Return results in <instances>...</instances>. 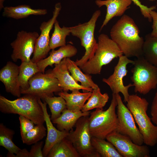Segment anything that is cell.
<instances>
[{
	"instance_id": "1",
	"label": "cell",
	"mask_w": 157,
	"mask_h": 157,
	"mask_svg": "<svg viewBox=\"0 0 157 157\" xmlns=\"http://www.w3.org/2000/svg\"><path fill=\"white\" fill-rule=\"evenodd\" d=\"M133 19L124 15L111 29V38L117 44L123 54L128 58L143 56L144 40Z\"/></svg>"
},
{
	"instance_id": "2",
	"label": "cell",
	"mask_w": 157,
	"mask_h": 157,
	"mask_svg": "<svg viewBox=\"0 0 157 157\" xmlns=\"http://www.w3.org/2000/svg\"><path fill=\"white\" fill-rule=\"evenodd\" d=\"M9 100L0 96V111L4 114H18L33 121L35 125L44 124V113L39 102L40 98L30 94Z\"/></svg>"
},
{
	"instance_id": "3",
	"label": "cell",
	"mask_w": 157,
	"mask_h": 157,
	"mask_svg": "<svg viewBox=\"0 0 157 157\" xmlns=\"http://www.w3.org/2000/svg\"><path fill=\"white\" fill-rule=\"evenodd\" d=\"M126 102V106L143 136L144 143L150 147L154 146L157 143V126L153 124L147 114L149 102L136 94L130 95Z\"/></svg>"
},
{
	"instance_id": "4",
	"label": "cell",
	"mask_w": 157,
	"mask_h": 157,
	"mask_svg": "<svg viewBox=\"0 0 157 157\" xmlns=\"http://www.w3.org/2000/svg\"><path fill=\"white\" fill-rule=\"evenodd\" d=\"M117 103L116 94H112V98L108 108H96L89 117V130L92 137L105 139L110 133L116 131L118 120L116 113Z\"/></svg>"
},
{
	"instance_id": "5",
	"label": "cell",
	"mask_w": 157,
	"mask_h": 157,
	"mask_svg": "<svg viewBox=\"0 0 157 157\" xmlns=\"http://www.w3.org/2000/svg\"><path fill=\"white\" fill-rule=\"evenodd\" d=\"M97 43L93 56L80 68L84 73L100 74L103 66L123 55L117 44L106 34H100L98 37Z\"/></svg>"
},
{
	"instance_id": "6",
	"label": "cell",
	"mask_w": 157,
	"mask_h": 157,
	"mask_svg": "<svg viewBox=\"0 0 157 157\" xmlns=\"http://www.w3.org/2000/svg\"><path fill=\"white\" fill-rule=\"evenodd\" d=\"M101 15L100 10H97L88 22L70 27L71 34L80 39L81 45L85 50L84 55L75 62L80 68L92 57L97 49L98 43L94 33L96 22Z\"/></svg>"
},
{
	"instance_id": "7",
	"label": "cell",
	"mask_w": 157,
	"mask_h": 157,
	"mask_svg": "<svg viewBox=\"0 0 157 157\" xmlns=\"http://www.w3.org/2000/svg\"><path fill=\"white\" fill-rule=\"evenodd\" d=\"M131 79L135 92L145 95L157 87V67L147 61L144 56L134 60Z\"/></svg>"
},
{
	"instance_id": "8",
	"label": "cell",
	"mask_w": 157,
	"mask_h": 157,
	"mask_svg": "<svg viewBox=\"0 0 157 157\" xmlns=\"http://www.w3.org/2000/svg\"><path fill=\"white\" fill-rule=\"evenodd\" d=\"M89 116L80 118L75 125V130L70 131L66 138L72 142L80 157H100L92 144Z\"/></svg>"
},
{
	"instance_id": "9",
	"label": "cell",
	"mask_w": 157,
	"mask_h": 157,
	"mask_svg": "<svg viewBox=\"0 0 157 157\" xmlns=\"http://www.w3.org/2000/svg\"><path fill=\"white\" fill-rule=\"evenodd\" d=\"M118 127L116 131L129 137L136 144L144 143L143 136L136 126L133 115L123 103L119 94H116Z\"/></svg>"
},
{
	"instance_id": "10",
	"label": "cell",
	"mask_w": 157,
	"mask_h": 157,
	"mask_svg": "<svg viewBox=\"0 0 157 157\" xmlns=\"http://www.w3.org/2000/svg\"><path fill=\"white\" fill-rule=\"evenodd\" d=\"M28 83L29 88L21 91V94H32L42 99L46 96H53L54 92L63 91L57 79L49 72L37 73L30 78Z\"/></svg>"
},
{
	"instance_id": "11",
	"label": "cell",
	"mask_w": 157,
	"mask_h": 157,
	"mask_svg": "<svg viewBox=\"0 0 157 157\" xmlns=\"http://www.w3.org/2000/svg\"><path fill=\"white\" fill-rule=\"evenodd\" d=\"M61 8L60 3H56L51 18L48 21L43 22L41 24L40 27V34L36 40L33 56L31 59L32 62L37 63L46 58L51 50L49 47L50 32Z\"/></svg>"
},
{
	"instance_id": "12",
	"label": "cell",
	"mask_w": 157,
	"mask_h": 157,
	"mask_svg": "<svg viewBox=\"0 0 157 157\" xmlns=\"http://www.w3.org/2000/svg\"><path fill=\"white\" fill-rule=\"evenodd\" d=\"M39 35L35 31H19L16 39L10 44L13 49L11 56L12 60L15 62L19 59L22 62L31 61V56L33 53L36 42Z\"/></svg>"
},
{
	"instance_id": "13",
	"label": "cell",
	"mask_w": 157,
	"mask_h": 157,
	"mask_svg": "<svg viewBox=\"0 0 157 157\" xmlns=\"http://www.w3.org/2000/svg\"><path fill=\"white\" fill-rule=\"evenodd\" d=\"M119 58L118 63L114 67L113 74L107 78H103L102 81L109 86L113 94L122 93L124 96V101L126 102L130 95L129 89L133 85L131 83L125 85L123 79L128 72L127 65L129 63L133 65L134 60H131L123 55Z\"/></svg>"
},
{
	"instance_id": "14",
	"label": "cell",
	"mask_w": 157,
	"mask_h": 157,
	"mask_svg": "<svg viewBox=\"0 0 157 157\" xmlns=\"http://www.w3.org/2000/svg\"><path fill=\"white\" fill-rule=\"evenodd\" d=\"M106 139L114 146L123 157H150V151L147 146L136 144L129 137L117 131L109 134Z\"/></svg>"
},
{
	"instance_id": "15",
	"label": "cell",
	"mask_w": 157,
	"mask_h": 157,
	"mask_svg": "<svg viewBox=\"0 0 157 157\" xmlns=\"http://www.w3.org/2000/svg\"><path fill=\"white\" fill-rule=\"evenodd\" d=\"M66 58L63 59L59 63L55 65V67L49 72L57 79L63 91L82 90L83 92H92L93 89L79 84L70 74L67 65Z\"/></svg>"
},
{
	"instance_id": "16",
	"label": "cell",
	"mask_w": 157,
	"mask_h": 157,
	"mask_svg": "<svg viewBox=\"0 0 157 157\" xmlns=\"http://www.w3.org/2000/svg\"><path fill=\"white\" fill-rule=\"evenodd\" d=\"M19 72V66L11 61L8 62L0 70V80L4 85L6 91L18 97L21 94Z\"/></svg>"
},
{
	"instance_id": "17",
	"label": "cell",
	"mask_w": 157,
	"mask_h": 157,
	"mask_svg": "<svg viewBox=\"0 0 157 157\" xmlns=\"http://www.w3.org/2000/svg\"><path fill=\"white\" fill-rule=\"evenodd\" d=\"M41 99L39 98V102L44 113L47 129V137L45 143L42 149L44 157H46L54 145L62 139L66 138L69 132L65 131H60L53 126L51 120L50 115L47 112V104L45 102H42Z\"/></svg>"
},
{
	"instance_id": "18",
	"label": "cell",
	"mask_w": 157,
	"mask_h": 157,
	"mask_svg": "<svg viewBox=\"0 0 157 157\" xmlns=\"http://www.w3.org/2000/svg\"><path fill=\"white\" fill-rule=\"evenodd\" d=\"M132 2L130 0H96L95 3L99 7L105 6L107 8L105 18L99 32H101L112 18L124 15L130 7Z\"/></svg>"
},
{
	"instance_id": "19",
	"label": "cell",
	"mask_w": 157,
	"mask_h": 157,
	"mask_svg": "<svg viewBox=\"0 0 157 157\" xmlns=\"http://www.w3.org/2000/svg\"><path fill=\"white\" fill-rule=\"evenodd\" d=\"M77 52L76 48L71 44L60 47L57 50H52L47 58L37 63L41 72L44 73L45 69L48 66L52 67L54 64L59 63L64 58H70L75 56Z\"/></svg>"
},
{
	"instance_id": "20",
	"label": "cell",
	"mask_w": 157,
	"mask_h": 157,
	"mask_svg": "<svg viewBox=\"0 0 157 157\" xmlns=\"http://www.w3.org/2000/svg\"><path fill=\"white\" fill-rule=\"evenodd\" d=\"M90 113V111L83 112L81 110L73 111L66 108L63 111L59 117L52 121V122L56 124L58 130L69 132L73 129L80 118L89 116Z\"/></svg>"
},
{
	"instance_id": "21",
	"label": "cell",
	"mask_w": 157,
	"mask_h": 157,
	"mask_svg": "<svg viewBox=\"0 0 157 157\" xmlns=\"http://www.w3.org/2000/svg\"><path fill=\"white\" fill-rule=\"evenodd\" d=\"M47 13V10L45 9H35L28 5H21L4 7L2 15L4 17L19 19L31 15H42Z\"/></svg>"
},
{
	"instance_id": "22",
	"label": "cell",
	"mask_w": 157,
	"mask_h": 157,
	"mask_svg": "<svg viewBox=\"0 0 157 157\" xmlns=\"http://www.w3.org/2000/svg\"><path fill=\"white\" fill-rule=\"evenodd\" d=\"M69 93L62 91L58 94L62 97L66 101L67 108L73 111H81L86 101L92 94V92L81 93L79 90H75Z\"/></svg>"
},
{
	"instance_id": "23",
	"label": "cell",
	"mask_w": 157,
	"mask_h": 157,
	"mask_svg": "<svg viewBox=\"0 0 157 157\" xmlns=\"http://www.w3.org/2000/svg\"><path fill=\"white\" fill-rule=\"evenodd\" d=\"M47 157H80L72 142L66 138L57 143L50 150Z\"/></svg>"
},
{
	"instance_id": "24",
	"label": "cell",
	"mask_w": 157,
	"mask_h": 157,
	"mask_svg": "<svg viewBox=\"0 0 157 157\" xmlns=\"http://www.w3.org/2000/svg\"><path fill=\"white\" fill-rule=\"evenodd\" d=\"M66 63L68 69L71 75L77 82L81 83L82 86L93 89L99 87L92 79L90 74L84 73L80 68L76 64L75 62L69 58H66Z\"/></svg>"
},
{
	"instance_id": "25",
	"label": "cell",
	"mask_w": 157,
	"mask_h": 157,
	"mask_svg": "<svg viewBox=\"0 0 157 157\" xmlns=\"http://www.w3.org/2000/svg\"><path fill=\"white\" fill-rule=\"evenodd\" d=\"M40 72L37 63L31 60L28 62H22L19 66L18 81L21 91L27 90L29 87V79L37 73Z\"/></svg>"
},
{
	"instance_id": "26",
	"label": "cell",
	"mask_w": 157,
	"mask_h": 157,
	"mask_svg": "<svg viewBox=\"0 0 157 157\" xmlns=\"http://www.w3.org/2000/svg\"><path fill=\"white\" fill-rule=\"evenodd\" d=\"M14 131L7 127L3 123L0 124V146L4 147L8 151L7 157H12L21 149L13 142V138Z\"/></svg>"
},
{
	"instance_id": "27",
	"label": "cell",
	"mask_w": 157,
	"mask_h": 157,
	"mask_svg": "<svg viewBox=\"0 0 157 157\" xmlns=\"http://www.w3.org/2000/svg\"><path fill=\"white\" fill-rule=\"evenodd\" d=\"M92 145L95 151L102 157H123L114 146L105 139L92 137Z\"/></svg>"
},
{
	"instance_id": "28",
	"label": "cell",
	"mask_w": 157,
	"mask_h": 157,
	"mask_svg": "<svg viewBox=\"0 0 157 157\" xmlns=\"http://www.w3.org/2000/svg\"><path fill=\"white\" fill-rule=\"evenodd\" d=\"M92 92L87 102L81 110L83 112L89 111L94 108H103L108 101V94L107 93L102 94L99 87L93 89Z\"/></svg>"
},
{
	"instance_id": "29",
	"label": "cell",
	"mask_w": 157,
	"mask_h": 157,
	"mask_svg": "<svg viewBox=\"0 0 157 157\" xmlns=\"http://www.w3.org/2000/svg\"><path fill=\"white\" fill-rule=\"evenodd\" d=\"M54 26V30L49 42V47L51 50L66 45V38L71 34L70 27L63 26L61 27L57 20L55 21Z\"/></svg>"
},
{
	"instance_id": "30",
	"label": "cell",
	"mask_w": 157,
	"mask_h": 157,
	"mask_svg": "<svg viewBox=\"0 0 157 157\" xmlns=\"http://www.w3.org/2000/svg\"><path fill=\"white\" fill-rule=\"evenodd\" d=\"M143 52L145 59L157 67V36H152L150 33L145 35Z\"/></svg>"
},
{
	"instance_id": "31",
	"label": "cell",
	"mask_w": 157,
	"mask_h": 157,
	"mask_svg": "<svg viewBox=\"0 0 157 157\" xmlns=\"http://www.w3.org/2000/svg\"><path fill=\"white\" fill-rule=\"evenodd\" d=\"M42 99L49 106L51 113V121L59 117L63 111L67 108L66 101L61 96H46Z\"/></svg>"
},
{
	"instance_id": "32",
	"label": "cell",
	"mask_w": 157,
	"mask_h": 157,
	"mask_svg": "<svg viewBox=\"0 0 157 157\" xmlns=\"http://www.w3.org/2000/svg\"><path fill=\"white\" fill-rule=\"evenodd\" d=\"M47 129L43 124L36 125L31 131L21 136L23 143L28 145L40 141L46 135Z\"/></svg>"
},
{
	"instance_id": "33",
	"label": "cell",
	"mask_w": 157,
	"mask_h": 157,
	"mask_svg": "<svg viewBox=\"0 0 157 157\" xmlns=\"http://www.w3.org/2000/svg\"><path fill=\"white\" fill-rule=\"evenodd\" d=\"M19 119L20 124L21 136L27 133L35 126V124L33 121L25 117L19 115Z\"/></svg>"
},
{
	"instance_id": "34",
	"label": "cell",
	"mask_w": 157,
	"mask_h": 157,
	"mask_svg": "<svg viewBox=\"0 0 157 157\" xmlns=\"http://www.w3.org/2000/svg\"><path fill=\"white\" fill-rule=\"evenodd\" d=\"M130 0L139 8L141 13L144 17L148 19L150 22H151L152 19L150 15V13L151 11L154 10L156 8L157 4L148 7L147 6L142 4L139 0Z\"/></svg>"
},
{
	"instance_id": "35",
	"label": "cell",
	"mask_w": 157,
	"mask_h": 157,
	"mask_svg": "<svg viewBox=\"0 0 157 157\" xmlns=\"http://www.w3.org/2000/svg\"><path fill=\"white\" fill-rule=\"evenodd\" d=\"M43 144L42 141L34 144L29 151V157H44L42 149Z\"/></svg>"
},
{
	"instance_id": "36",
	"label": "cell",
	"mask_w": 157,
	"mask_h": 157,
	"mask_svg": "<svg viewBox=\"0 0 157 157\" xmlns=\"http://www.w3.org/2000/svg\"><path fill=\"white\" fill-rule=\"evenodd\" d=\"M150 114L152 122L157 126V91L155 94L152 103Z\"/></svg>"
},
{
	"instance_id": "37",
	"label": "cell",
	"mask_w": 157,
	"mask_h": 157,
	"mask_svg": "<svg viewBox=\"0 0 157 157\" xmlns=\"http://www.w3.org/2000/svg\"><path fill=\"white\" fill-rule=\"evenodd\" d=\"M150 15L153 21L152 28V30L150 33L151 35L154 36H157V12L154 10L151 11Z\"/></svg>"
},
{
	"instance_id": "38",
	"label": "cell",
	"mask_w": 157,
	"mask_h": 157,
	"mask_svg": "<svg viewBox=\"0 0 157 157\" xmlns=\"http://www.w3.org/2000/svg\"><path fill=\"white\" fill-rule=\"evenodd\" d=\"M13 157H29V151L25 148L21 149L16 154H14Z\"/></svg>"
},
{
	"instance_id": "39",
	"label": "cell",
	"mask_w": 157,
	"mask_h": 157,
	"mask_svg": "<svg viewBox=\"0 0 157 157\" xmlns=\"http://www.w3.org/2000/svg\"><path fill=\"white\" fill-rule=\"evenodd\" d=\"M5 0H0V10H1L4 8L3 3Z\"/></svg>"
},
{
	"instance_id": "40",
	"label": "cell",
	"mask_w": 157,
	"mask_h": 157,
	"mask_svg": "<svg viewBox=\"0 0 157 157\" xmlns=\"http://www.w3.org/2000/svg\"><path fill=\"white\" fill-rule=\"evenodd\" d=\"M149 1H155V0H149Z\"/></svg>"
}]
</instances>
